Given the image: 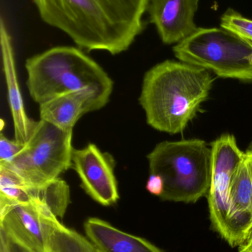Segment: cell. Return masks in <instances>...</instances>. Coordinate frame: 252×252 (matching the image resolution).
Wrapping results in <instances>:
<instances>
[{"mask_svg":"<svg viewBox=\"0 0 252 252\" xmlns=\"http://www.w3.org/2000/svg\"><path fill=\"white\" fill-rule=\"evenodd\" d=\"M41 19L80 48L119 54L144 28L150 0H33Z\"/></svg>","mask_w":252,"mask_h":252,"instance_id":"obj_1","label":"cell"},{"mask_svg":"<svg viewBox=\"0 0 252 252\" xmlns=\"http://www.w3.org/2000/svg\"><path fill=\"white\" fill-rule=\"evenodd\" d=\"M213 81L210 71L184 62L155 65L145 74L139 97L146 122L159 131L182 133L208 98Z\"/></svg>","mask_w":252,"mask_h":252,"instance_id":"obj_2","label":"cell"},{"mask_svg":"<svg viewBox=\"0 0 252 252\" xmlns=\"http://www.w3.org/2000/svg\"><path fill=\"white\" fill-rule=\"evenodd\" d=\"M30 95L38 105L65 93L95 90L107 103L113 82L103 68L80 49L59 46L29 58L25 63Z\"/></svg>","mask_w":252,"mask_h":252,"instance_id":"obj_3","label":"cell"},{"mask_svg":"<svg viewBox=\"0 0 252 252\" xmlns=\"http://www.w3.org/2000/svg\"><path fill=\"white\" fill-rule=\"evenodd\" d=\"M147 159L149 173L164 180L161 201L195 204L208 194L213 151L205 141H164L148 154Z\"/></svg>","mask_w":252,"mask_h":252,"instance_id":"obj_4","label":"cell"},{"mask_svg":"<svg viewBox=\"0 0 252 252\" xmlns=\"http://www.w3.org/2000/svg\"><path fill=\"white\" fill-rule=\"evenodd\" d=\"M180 62L220 78L252 81V41L223 28H201L173 47Z\"/></svg>","mask_w":252,"mask_h":252,"instance_id":"obj_5","label":"cell"},{"mask_svg":"<svg viewBox=\"0 0 252 252\" xmlns=\"http://www.w3.org/2000/svg\"><path fill=\"white\" fill-rule=\"evenodd\" d=\"M72 130H64L40 120L29 140L7 166L26 183L41 187L59 179L72 167Z\"/></svg>","mask_w":252,"mask_h":252,"instance_id":"obj_6","label":"cell"},{"mask_svg":"<svg viewBox=\"0 0 252 252\" xmlns=\"http://www.w3.org/2000/svg\"><path fill=\"white\" fill-rule=\"evenodd\" d=\"M211 184L207 194L211 227L223 241L231 244L229 193L234 174L244 160L233 135L223 134L212 143Z\"/></svg>","mask_w":252,"mask_h":252,"instance_id":"obj_7","label":"cell"},{"mask_svg":"<svg viewBox=\"0 0 252 252\" xmlns=\"http://www.w3.org/2000/svg\"><path fill=\"white\" fill-rule=\"evenodd\" d=\"M59 220L36 201L0 208V234L28 252H50V237Z\"/></svg>","mask_w":252,"mask_h":252,"instance_id":"obj_8","label":"cell"},{"mask_svg":"<svg viewBox=\"0 0 252 252\" xmlns=\"http://www.w3.org/2000/svg\"><path fill=\"white\" fill-rule=\"evenodd\" d=\"M72 168L79 177L84 192L98 204L109 207L119 200L113 157L95 144L74 149Z\"/></svg>","mask_w":252,"mask_h":252,"instance_id":"obj_9","label":"cell"},{"mask_svg":"<svg viewBox=\"0 0 252 252\" xmlns=\"http://www.w3.org/2000/svg\"><path fill=\"white\" fill-rule=\"evenodd\" d=\"M199 0H150V22L164 44H178L198 30L194 17Z\"/></svg>","mask_w":252,"mask_h":252,"instance_id":"obj_10","label":"cell"},{"mask_svg":"<svg viewBox=\"0 0 252 252\" xmlns=\"http://www.w3.org/2000/svg\"><path fill=\"white\" fill-rule=\"evenodd\" d=\"M107 103L90 89L65 93L39 104L40 120L62 130H72L83 115L99 110Z\"/></svg>","mask_w":252,"mask_h":252,"instance_id":"obj_11","label":"cell"},{"mask_svg":"<svg viewBox=\"0 0 252 252\" xmlns=\"http://www.w3.org/2000/svg\"><path fill=\"white\" fill-rule=\"evenodd\" d=\"M1 55L3 71L7 84L8 103L14 127V139L25 145L34 133L38 121L31 119L27 115L21 94L15 65L11 41L7 32L1 29Z\"/></svg>","mask_w":252,"mask_h":252,"instance_id":"obj_12","label":"cell"},{"mask_svg":"<svg viewBox=\"0 0 252 252\" xmlns=\"http://www.w3.org/2000/svg\"><path fill=\"white\" fill-rule=\"evenodd\" d=\"M84 230L101 252H165L148 240L124 232L98 218L87 219Z\"/></svg>","mask_w":252,"mask_h":252,"instance_id":"obj_13","label":"cell"},{"mask_svg":"<svg viewBox=\"0 0 252 252\" xmlns=\"http://www.w3.org/2000/svg\"><path fill=\"white\" fill-rule=\"evenodd\" d=\"M50 252H101L90 240L59 220L55 222L50 237Z\"/></svg>","mask_w":252,"mask_h":252,"instance_id":"obj_14","label":"cell"},{"mask_svg":"<svg viewBox=\"0 0 252 252\" xmlns=\"http://www.w3.org/2000/svg\"><path fill=\"white\" fill-rule=\"evenodd\" d=\"M221 28L252 41V20L233 9H228L221 17Z\"/></svg>","mask_w":252,"mask_h":252,"instance_id":"obj_15","label":"cell"},{"mask_svg":"<svg viewBox=\"0 0 252 252\" xmlns=\"http://www.w3.org/2000/svg\"><path fill=\"white\" fill-rule=\"evenodd\" d=\"M25 145L16 139H10L1 133L0 136V164L11 162L23 149Z\"/></svg>","mask_w":252,"mask_h":252,"instance_id":"obj_16","label":"cell"},{"mask_svg":"<svg viewBox=\"0 0 252 252\" xmlns=\"http://www.w3.org/2000/svg\"><path fill=\"white\" fill-rule=\"evenodd\" d=\"M164 180L161 176L156 174L149 175L146 182V188L149 193L160 197L164 191Z\"/></svg>","mask_w":252,"mask_h":252,"instance_id":"obj_17","label":"cell"},{"mask_svg":"<svg viewBox=\"0 0 252 252\" xmlns=\"http://www.w3.org/2000/svg\"><path fill=\"white\" fill-rule=\"evenodd\" d=\"M0 252H28L0 234Z\"/></svg>","mask_w":252,"mask_h":252,"instance_id":"obj_18","label":"cell"},{"mask_svg":"<svg viewBox=\"0 0 252 252\" xmlns=\"http://www.w3.org/2000/svg\"><path fill=\"white\" fill-rule=\"evenodd\" d=\"M239 252H252V231L245 242L238 247Z\"/></svg>","mask_w":252,"mask_h":252,"instance_id":"obj_19","label":"cell"},{"mask_svg":"<svg viewBox=\"0 0 252 252\" xmlns=\"http://www.w3.org/2000/svg\"><path fill=\"white\" fill-rule=\"evenodd\" d=\"M246 154H247V161H248L249 166H250L252 178V141L250 146L247 148V151H246Z\"/></svg>","mask_w":252,"mask_h":252,"instance_id":"obj_20","label":"cell"}]
</instances>
